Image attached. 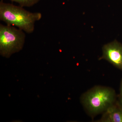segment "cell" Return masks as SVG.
<instances>
[{"label":"cell","instance_id":"ba28073f","mask_svg":"<svg viewBox=\"0 0 122 122\" xmlns=\"http://www.w3.org/2000/svg\"><path fill=\"white\" fill-rule=\"evenodd\" d=\"M120 96H122V82L121 85V89H120Z\"/></svg>","mask_w":122,"mask_h":122},{"label":"cell","instance_id":"7a4b0ae2","mask_svg":"<svg viewBox=\"0 0 122 122\" xmlns=\"http://www.w3.org/2000/svg\"><path fill=\"white\" fill-rule=\"evenodd\" d=\"M113 89L103 86H96L83 94L81 102L88 113L92 116L103 113L116 102Z\"/></svg>","mask_w":122,"mask_h":122},{"label":"cell","instance_id":"6da1fadb","mask_svg":"<svg viewBox=\"0 0 122 122\" xmlns=\"http://www.w3.org/2000/svg\"><path fill=\"white\" fill-rule=\"evenodd\" d=\"M42 15L40 12H30L23 7L0 2V20L7 25L15 26L25 32L31 34L34 30L35 24Z\"/></svg>","mask_w":122,"mask_h":122},{"label":"cell","instance_id":"3957f363","mask_svg":"<svg viewBox=\"0 0 122 122\" xmlns=\"http://www.w3.org/2000/svg\"><path fill=\"white\" fill-rule=\"evenodd\" d=\"M25 32L11 25H0V54L9 58L18 52L24 47L25 41Z\"/></svg>","mask_w":122,"mask_h":122},{"label":"cell","instance_id":"52a82bcc","mask_svg":"<svg viewBox=\"0 0 122 122\" xmlns=\"http://www.w3.org/2000/svg\"><path fill=\"white\" fill-rule=\"evenodd\" d=\"M119 103L122 107V96H120V100H119Z\"/></svg>","mask_w":122,"mask_h":122},{"label":"cell","instance_id":"5b68a950","mask_svg":"<svg viewBox=\"0 0 122 122\" xmlns=\"http://www.w3.org/2000/svg\"><path fill=\"white\" fill-rule=\"evenodd\" d=\"M99 122H122V107L116 102L103 112Z\"/></svg>","mask_w":122,"mask_h":122},{"label":"cell","instance_id":"8992f818","mask_svg":"<svg viewBox=\"0 0 122 122\" xmlns=\"http://www.w3.org/2000/svg\"><path fill=\"white\" fill-rule=\"evenodd\" d=\"M12 2H16L21 7H30L37 4L40 0H9Z\"/></svg>","mask_w":122,"mask_h":122},{"label":"cell","instance_id":"277c9868","mask_svg":"<svg viewBox=\"0 0 122 122\" xmlns=\"http://www.w3.org/2000/svg\"><path fill=\"white\" fill-rule=\"evenodd\" d=\"M102 53L99 60L105 59L116 68L122 70V44L115 41L105 45L102 48Z\"/></svg>","mask_w":122,"mask_h":122}]
</instances>
